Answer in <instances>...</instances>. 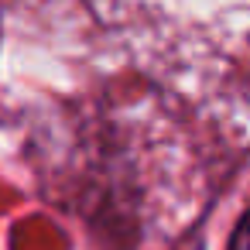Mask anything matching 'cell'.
<instances>
[{
    "label": "cell",
    "mask_w": 250,
    "mask_h": 250,
    "mask_svg": "<svg viewBox=\"0 0 250 250\" xmlns=\"http://www.w3.org/2000/svg\"><path fill=\"white\" fill-rule=\"evenodd\" d=\"M229 250H250V212L240 219V226H236V233H233Z\"/></svg>",
    "instance_id": "cell-1"
}]
</instances>
